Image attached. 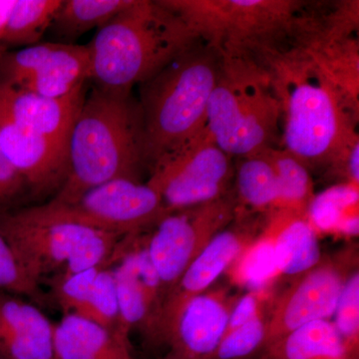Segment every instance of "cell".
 Here are the masks:
<instances>
[{
  "label": "cell",
  "mask_w": 359,
  "mask_h": 359,
  "mask_svg": "<svg viewBox=\"0 0 359 359\" xmlns=\"http://www.w3.org/2000/svg\"><path fill=\"white\" fill-rule=\"evenodd\" d=\"M257 60L268 69L280 98L282 147L309 171H330L358 139V101L297 45L266 52Z\"/></svg>",
  "instance_id": "6da1fadb"
},
{
  "label": "cell",
  "mask_w": 359,
  "mask_h": 359,
  "mask_svg": "<svg viewBox=\"0 0 359 359\" xmlns=\"http://www.w3.org/2000/svg\"><path fill=\"white\" fill-rule=\"evenodd\" d=\"M143 118L132 92L94 88L85 97L68 139V174L50 203L68 205L116 179L141 181L145 171Z\"/></svg>",
  "instance_id": "7a4b0ae2"
},
{
  "label": "cell",
  "mask_w": 359,
  "mask_h": 359,
  "mask_svg": "<svg viewBox=\"0 0 359 359\" xmlns=\"http://www.w3.org/2000/svg\"><path fill=\"white\" fill-rule=\"evenodd\" d=\"M200 40L162 0H133L87 44L89 80L96 88L130 93Z\"/></svg>",
  "instance_id": "3957f363"
},
{
  "label": "cell",
  "mask_w": 359,
  "mask_h": 359,
  "mask_svg": "<svg viewBox=\"0 0 359 359\" xmlns=\"http://www.w3.org/2000/svg\"><path fill=\"white\" fill-rule=\"evenodd\" d=\"M222 56L202 39L139 85L143 153L149 174L207 127Z\"/></svg>",
  "instance_id": "277c9868"
},
{
  "label": "cell",
  "mask_w": 359,
  "mask_h": 359,
  "mask_svg": "<svg viewBox=\"0 0 359 359\" xmlns=\"http://www.w3.org/2000/svg\"><path fill=\"white\" fill-rule=\"evenodd\" d=\"M205 129L222 150L238 159L282 147L280 98L257 59L222 56Z\"/></svg>",
  "instance_id": "5b68a950"
},
{
  "label": "cell",
  "mask_w": 359,
  "mask_h": 359,
  "mask_svg": "<svg viewBox=\"0 0 359 359\" xmlns=\"http://www.w3.org/2000/svg\"><path fill=\"white\" fill-rule=\"evenodd\" d=\"M222 56L255 57L292 41L306 25L292 0H162Z\"/></svg>",
  "instance_id": "8992f818"
},
{
  "label": "cell",
  "mask_w": 359,
  "mask_h": 359,
  "mask_svg": "<svg viewBox=\"0 0 359 359\" xmlns=\"http://www.w3.org/2000/svg\"><path fill=\"white\" fill-rule=\"evenodd\" d=\"M39 218L81 224L121 236L152 229L169 212L148 182L116 179L90 189L74 203L25 208Z\"/></svg>",
  "instance_id": "52a82bcc"
},
{
  "label": "cell",
  "mask_w": 359,
  "mask_h": 359,
  "mask_svg": "<svg viewBox=\"0 0 359 359\" xmlns=\"http://www.w3.org/2000/svg\"><path fill=\"white\" fill-rule=\"evenodd\" d=\"M356 269L358 247L351 245L323 256L313 268L290 280V285L269 301L261 353L297 328L313 321L332 320L342 290Z\"/></svg>",
  "instance_id": "ba28073f"
},
{
  "label": "cell",
  "mask_w": 359,
  "mask_h": 359,
  "mask_svg": "<svg viewBox=\"0 0 359 359\" xmlns=\"http://www.w3.org/2000/svg\"><path fill=\"white\" fill-rule=\"evenodd\" d=\"M238 208L233 189L212 202L169 212L145 233L146 249L159 276L164 302L189 264L236 218Z\"/></svg>",
  "instance_id": "9c48e42d"
},
{
  "label": "cell",
  "mask_w": 359,
  "mask_h": 359,
  "mask_svg": "<svg viewBox=\"0 0 359 359\" xmlns=\"http://www.w3.org/2000/svg\"><path fill=\"white\" fill-rule=\"evenodd\" d=\"M235 172L233 158L205 129L160 162L147 182L159 192L171 212L224 197L233 189Z\"/></svg>",
  "instance_id": "30bf717a"
},
{
  "label": "cell",
  "mask_w": 359,
  "mask_h": 359,
  "mask_svg": "<svg viewBox=\"0 0 359 359\" xmlns=\"http://www.w3.org/2000/svg\"><path fill=\"white\" fill-rule=\"evenodd\" d=\"M264 224L266 215L238 208L233 222L189 264L168 294L161 311L156 346L164 344L168 330L187 302L211 289L219 276L261 236Z\"/></svg>",
  "instance_id": "8fae6325"
},
{
  "label": "cell",
  "mask_w": 359,
  "mask_h": 359,
  "mask_svg": "<svg viewBox=\"0 0 359 359\" xmlns=\"http://www.w3.org/2000/svg\"><path fill=\"white\" fill-rule=\"evenodd\" d=\"M86 228L39 218L25 208L0 214V233L23 273L39 285L62 271Z\"/></svg>",
  "instance_id": "7c38bea8"
},
{
  "label": "cell",
  "mask_w": 359,
  "mask_h": 359,
  "mask_svg": "<svg viewBox=\"0 0 359 359\" xmlns=\"http://www.w3.org/2000/svg\"><path fill=\"white\" fill-rule=\"evenodd\" d=\"M125 332L139 330L149 344L157 341L162 311V285L145 245V233L128 236L119 259L112 266Z\"/></svg>",
  "instance_id": "4fadbf2b"
},
{
  "label": "cell",
  "mask_w": 359,
  "mask_h": 359,
  "mask_svg": "<svg viewBox=\"0 0 359 359\" xmlns=\"http://www.w3.org/2000/svg\"><path fill=\"white\" fill-rule=\"evenodd\" d=\"M241 295L230 287H216L187 302L168 330L165 359H211Z\"/></svg>",
  "instance_id": "5bb4252c"
},
{
  "label": "cell",
  "mask_w": 359,
  "mask_h": 359,
  "mask_svg": "<svg viewBox=\"0 0 359 359\" xmlns=\"http://www.w3.org/2000/svg\"><path fill=\"white\" fill-rule=\"evenodd\" d=\"M0 146L35 197L55 194L68 174L67 146L0 118Z\"/></svg>",
  "instance_id": "9a60e30c"
},
{
  "label": "cell",
  "mask_w": 359,
  "mask_h": 359,
  "mask_svg": "<svg viewBox=\"0 0 359 359\" xmlns=\"http://www.w3.org/2000/svg\"><path fill=\"white\" fill-rule=\"evenodd\" d=\"M85 97V86L69 95L49 98L0 82V118L67 146Z\"/></svg>",
  "instance_id": "2e32d148"
},
{
  "label": "cell",
  "mask_w": 359,
  "mask_h": 359,
  "mask_svg": "<svg viewBox=\"0 0 359 359\" xmlns=\"http://www.w3.org/2000/svg\"><path fill=\"white\" fill-rule=\"evenodd\" d=\"M54 323L35 304L0 290V353L7 359H54Z\"/></svg>",
  "instance_id": "e0dca14e"
},
{
  "label": "cell",
  "mask_w": 359,
  "mask_h": 359,
  "mask_svg": "<svg viewBox=\"0 0 359 359\" xmlns=\"http://www.w3.org/2000/svg\"><path fill=\"white\" fill-rule=\"evenodd\" d=\"M262 233L273 248L278 276L292 280L313 268L323 259L318 233L306 215L273 210L266 215Z\"/></svg>",
  "instance_id": "ac0fdd59"
},
{
  "label": "cell",
  "mask_w": 359,
  "mask_h": 359,
  "mask_svg": "<svg viewBox=\"0 0 359 359\" xmlns=\"http://www.w3.org/2000/svg\"><path fill=\"white\" fill-rule=\"evenodd\" d=\"M53 351L54 359H135L130 340L75 313L54 323Z\"/></svg>",
  "instance_id": "d6986e66"
},
{
  "label": "cell",
  "mask_w": 359,
  "mask_h": 359,
  "mask_svg": "<svg viewBox=\"0 0 359 359\" xmlns=\"http://www.w3.org/2000/svg\"><path fill=\"white\" fill-rule=\"evenodd\" d=\"M89 78L88 45L60 43L39 69L14 87L49 98H61L85 86Z\"/></svg>",
  "instance_id": "ffe728a7"
},
{
  "label": "cell",
  "mask_w": 359,
  "mask_h": 359,
  "mask_svg": "<svg viewBox=\"0 0 359 359\" xmlns=\"http://www.w3.org/2000/svg\"><path fill=\"white\" fill-rule=\"evenodd\" d=\"M359 186L339 183L314 195L306 217L316 233L358 237Z\"/></svg>",
  "instance_id": "44dd1931"
},
{
  "label": "cell",
  "mask_w": 359,
  "mask_h": 359,
  "mask_svg": "<svg viewBox=\"0 0 359 359\" xmlns=\"http://www.w3.org/2000/svg\"><path fill=\"white\" fill-rule=\"evenodd\" d=\"M257 359H353L332 320H318L297 328L264 349Z\"/></svg>",
  "instance_id": "7402d4cb"
},
{
  "label": "cell",
  "mask_w": 359,
  "mask_h": 359,
  "mask_svg": "<svg viewBox=\"0 0 359 359\" xmlns=\"http://www.w3.org/2000/svg\"><path fill=\"white\" fill-rule=\"evenodd\" d=\"M133 0H62L49 30L58 43L72 44L85 33L104 25Z\"/></svg>",
  "instance_id": "603a6c76"
},
{
  "label": "cell",
  "mask_w": 359,
  "mask_h": 359,
  "mask_svg": "<svg viewBox=\"0 0 359 359\" xmlns=\"http://www.w3.org/2000/svg\"><path fill=\"white\" fill-rule=\"evenodd\" d=\"M233 190L238 207L247 211L266 215L278 205L276 174L262 153L240 159L235 172Z\"/></svg>",
  "instance_id": "cb8c5ba5"
},
{
  "label": "cell",
  "mask_w": 359,
  "mask_h": 359,
  "mask_svg": "<svg viewBox=\"0 0 359 359\" xmlns=\"http://www.w3.org/2000/svg\"><path fill=\"white\" fill-rule=\"evenodd\" d=\"M276 174L278 201L276 210H285L306 215L314 197L311 172L301 161L283 147L262 151Z\"/></svg>",
  "instance_id": "d4e9b609"
},
{
  "label": "cell",
  "mask_w": 359,
  "mask_h": 359,
  "mask_svg": "<svg viewBox=\"0 0 359 359\" xmlns=\"http://www.w3.org/2000/svg\"><path fill=\"white\" fill-rule=\"evenodd\" d=\"M62 0H14L0 48L40 43Z\"/></svg>",
  "instance_id": "484cf974"
},
{
  "label": "cell",
  "mask_w": 359,
  "mask_h": 359,
  "mask_svg": "<svg viewBox=\"0 0 359 359\" xmlns=\"http://www.w3.org/2000/svg\"><path fill=\"white\" fill-rule=\"evenodd\" d=\"M78 316L88 318L113 334L130 340L122 325L112 266L101 269L88 302Z\"/></svg>",
  "instance_id": "4316f807"
},
{
  "label": "cell",
  "mask_w": 359,
  "mask_h": 359,
  "mask_svg": "<svg viewBox=\"0 0 359 359\" xmlns=\"http://www.w3.org/2000/svg\"><path fill=\"white\" fill-rule=\"evenodd\" d=\"M230 269H233V282L248 285L250 290L266 289L278 276L273 248L263 233L238 256Z\"/></svg>",
  "instance_id": "83f0119b"
},
{
  "label": "cell",
  "mask_w": 359,
  "mask_h": 359,
  "mask_svg": "<svg viewBox=\"0 0 359 359\" xmlns=\"http://www.w3.org/2000/svg\"><path fill=\"white\" fill-rule=\"evenodd\" d=\"M269 304V302L249 323L224 335L211 359H247L259 355L266 339Z\"/></svg>",
  "instance_id": "f1b7e54d"
},
{
  "label": "cell",
  "mask_w": 359,
  "mask_h": 359,
  "mask_svg": "<svg viewBox=\"0 0 359 359\" xmlns=\"http://www.w3.org/2000/svg\"><path fill=\"white\" fill-rule=\"evenodd\" d=\"M108 266H99L73 275L52 276L46 280L51 287L48 294L51 304L60 308L65 314H79L88 302L97 276L101 269Z\"/></svg>",
  "instance_id": "f546056e"
},
{
  "label": "cell",
  "mask_w": 359,
  "mask_h": 359,
  "mask_svg": "<svg viewBox=\"0 0 359 359\" xmlns=\"http://www.w3.org/2000/svg\"><path fill=\"white\" fill-rule=\"evenodd\" d=\"M332 320L347 353L359 359V269L347 280Z\"/></svg>",
  "instance_id": "4dcf8cb0"
},
{
  "label": "cell",
  "mask_w": 359,
  "mask_h": 359,
  "mask_svg": "<svg viewBox=\"0 0 359 359\" xmlns=\"http://www.w3.org/2000/svg\"><path fill=\"white\" fill-rule=\"evenodd\" d=\"M59 45L58 42H40L18 51L0 48V82L13 86L20 83L39 69Z\"/></svg>",
  "instance_id": "1f68e13d"
},
{
  "label": "cell",
  "mask_w": 359,
  "mask_h": 359,
  "mask_svg": "<svg viewBox=\"0 0 359 359\" xmlns=\"http://www.w3.org/2000/svg\"><path fill=\"white\" fill-rule=\"evenodd\" d=\"M0 290L28 297L39 306H50L49 294L32 282L21 269L13 250L0 233Z\"/></svg>",
  "instance_id": "d6a6232c"
},
{
  "label": "cell",
  "mask_w": 359,
  "mask_h": 359,
  "mask_svg": "<svg viewBox=\"0 0 359 359\" xmlns=\"http://www.w3.org/2000/svg\"><path fill=\"white\" fill-rule=\"evenodd\" d=\"M26 191L25 181L0 146V214L9 211V208L18 202Z\"/></svg>",
  "instance_id": "836d02e7"
},
{
  "label": "cell",
  "mask_w": 359,
  "mask_h": 359,
  "mask_svg": "<svg viewBox=\"0 0 359 359\" xmlns=\"http://www.w3.org/2000/svg\"><path fill=\"white\" fill-rule=\"evenodd\" d=\"M14 0H0V46L6 32L7 21L13 9Z\"/></svg>",
  "instance_id": "e575fe53"
},
{
  "label": "cell",
  "mask_w": 359,
  "mask_h": 359,
  "mask_svg": "<svg viewBox=\"0 0 359 359\" xmlns=\"http://www.w3.org/2000/svg\"><path fill=\"white\" fill-rule=\"evenodd\" d=\"M0 359H7L6 358H4V355H2L1 353H0Z\"/></svg>",
  "instance_id": "d590c367"
}]
</instances>
